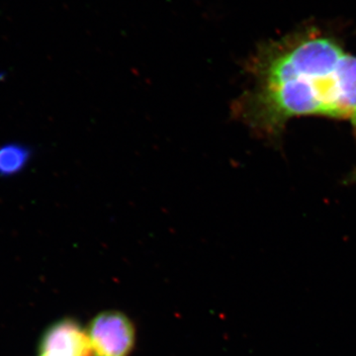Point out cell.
<instances>
[{
    "mask_svg": "<svg viewBox=\"0 0 356 356\" xmlns=\"http://www.w3.org/2000/svg\"><path fill=\"white\" fill-rule=\"evenodd\" d=\"M245 70L250 86L233 112L255 135L276 142L292 119L322 116L350 123L356 140V56L336 37L306 27L269 40Z\"/></svg>",
    "mask_w": 356,
    "mask_h": 356,
    "instance_id": "cell-1",
    "label": "cell"
},
{
    "mask_svg": "<svg viewBox=\"0 0 356 356\" xmlns=\"http://www.w3.org/2000/svg\"><path fill=\"white\" fill-rule=\"evenodd\" d=\"M91 356H129L135 346L136 332L130 318L119 311L96 315L86 330Z\"/></svg>",
    "mask_w": 356,
    "mask_h": 356,
    "instance_id": "cell-2",
    "label": "cell"
},
{
    "mask_svg": "<svg viewBox=\"0 0 356 356\" xmlns=\"http://www.w3.org/2000/svg\"><path fill=\"white\" fill-rule=\"evenodd\" d=\"M38 356H91L86 331L69 318L56 323L42 337Z\"/></svg>",
    "mask_w": 356,
    "mask_h": 356,
    "instance_id": "cell-3",
    "label": "cell"
},
{
    "mask_svg": "<svg viewBox=\"0 0 356 356\" xmlns=\"http://www.w3.org/2000/svg\"><path fill=\"white\" fill-rule=\"evenodd\" d=\"M33 156L32 149L21 143H6L0 146V177H16L24 172Z\"/></svg>",
    "mask_w": 356,
    "mask_h": 356,
    "instance_id": "cell-4",
    "label": "cell"
}]
</instances>
